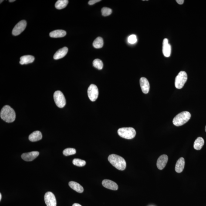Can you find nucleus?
Returning <instances> with one entry per match:
<instances>
[{"mask_svg": "<svg viewBox=\"0 0 206 206\" xmlns=\"http://www.w3.org/2000/svg\"><path fill=\"white\" fill-rule=\"evenodd\" d=\"M26 25V21L25 20L20 21L14 27L12 32V35L15 36L20 35L25 29Z\"/></svg>", "mask_w": 206, "mask_h": 206, "instance_id": "nucleus-8", "label": "nucleus"}, {"mask_svg": "<svg viewBox=\"0 0 206 206\" xmlns=\"http://www.w3.org/2000/svg\"><path fill=\"white\" fill-rule=\"evenodd\" d=\"M103 39L100 37H99L95 40L93 43L94 47L96 49H100L103 47Z\"/></svg>", "mask_w": 206, "mask_h": 206, "instance_id": "nucleus-23", "label": "nucleus"}, {"mask_svg": "<svg viewBox=\"0 0 206 206\" xmlns=\"http://www.w3.org/2000/svg\"><path fill=\"white\" fill-rule=\"evenodd\" d=\"M168 161V157L166 155H163L160 156L158 159L157 165L158 168L160 170H162L165 167Z\"/></svg>", "mask_w": 206, "mask_h": 206, "instance_id": "nucleus-12", "label": "nucleus"}, {"mask_svg": "<svg viewBox=\"0 0 206 206\" xmlns=\"http://www.w3.org/2000/svg\"><path fill=\"white\" fill-rule=\"evenodd\" d=\"M102 184L103 187L110 190H116L118 188L117 184L114 181L110 180H103L102 182Z\"/></svg>", "mask_w": 206, "mask_h": 206, "instance_id": "nucleus-14", "label": "nucleus"}, {"mask_svg": "<svg viewBox=\"0 0 206 206\" xmlns=\"http://www.w3.org/2000/svg\"><path fill=\"white\" fill-rule=\"evenodd\" d=\"M93 66L97 69H102L103 68V63L101 60L99 59H96L93 62Z\"/></svg>", "mask_w": 206, "mask_h": 206, "instance_id": "nucleus-24", "label": "nucleus"}, {"mask_svg": "<svg viewBox=\"0 0 206 206\" xmlns=\"http://www.w3.org/2000/svg\"><path fill=\"white\" fill-rule=\"evenodd\" d=\"M68 48L65 47L60 49L59 50L55 53L54 56V59L55 60H58L62 59L68 53Z\"/></svg>", "mask_w": 206, "mask_h": 206, "instance_id": "nucleus-15", "label": "nucleus"}, {"mask_svg": "<svg viewBox=\"0 0 206 206\" xmlns=\"http://www.w3.org/2000/svg\"><path fill=\"white\" fill-rule=\"evenodd\" d=\"M69 186L75 191L78 193H82L84 191L83 187L79 183L74 181H70L69 183Z\"/></svg>", "mask_w": 206, "mask_h": 206, "instance_id": "nucleus-20", "label": "nucleus"}, {"mask_svg": "<svg viewBox=\"0 0 206 206\" xmlns=\"http://www.w3.org/2000/svg\"><path fill=\"white\" fill-rule=\"evenodd\" d=\"M72 206H82L81 205V204H77V203H75V204H73V205H72Z\"/></svg>", "mask_w": 206, "mask_h": 206, "instance_id": "nucleus-31", "label": "nucleus"}, {"mask_svg": "<svg viewBox=\"0 0 206 206\" xmlns=\"http://www.w3.org/2000/svg\"><path fill=\"white\" fill-rule=\"evenodd\" d=\"M100 0H91L89 1L88 2V4L89 5H93L96 3L100 2Z\"/></svg>", "mask_w": 206, "mask_h": 206, "instance_id": "nucleus-29", "label": "nucleus"}, {"mask_svg": "<svg viewBox=\"0 0 206 206\" xmlns=\"http://www.w3.org/2000/svg\"><path fill=\"white\" fill-rule=\"evenodd\" d=\"M187 80V73L184 71H181L176 77L175 80V86L177 89H182L184 86Z\"/></svg>", "mask_w": 206, "mask_h": 206, "instance_id": "nucleus-5", "label": "nucleus"}, {"mask_svg": "<svg viewBox=\"0 0 206 206\" xmlns=\"http://www.w3.org/2000/svg\"><path fill=\"white\" fill-rule=\"evenodd\" d=\"M38 151H33L30 152L24 153L22 154L21 157L24 160L26 161H30L33 160L39 155Z\"/></svg>", "mask_w": 206, "mask_h": 206, "instance_id": "nucleus-10", "label": "nucleus"}, {"mask_svg": "<svg viewBox=\"0 0 206 206\" xmlns=\"http://www.w3.org/2000/svg\"><path fill=\"white\" fill-rule=\"evenodd\" d=\"M0 116L1 119L7 123H12L16 118L15 111L8 105L4 106L1 109Z\"/></svg>", "mask_w": 206, "mask_h": 206, "instance_id": "nucleus-1", "label": "nucleus"}, {"mask_svg": "<svg viewBox=\"0 0 206 206\" xmlns=\"http://www.w3.org/2000/svg\"><path fill=\"white\" fill-rule=\"evenodd\" d=\"M204 144V140L201 137H198L194 142V147L196 150H200Z\"/></svg>", "mask_w": 206, "mask_h": 206, "instance_id": "nucleus-21", "label": "nucleus"}, {"mask_svg": "<svg viewBox=\"0 0 206 206\" xmlns=\"http://www.w3.org/2000/svg\"><path fill=\"white\" fill-rule=\"evenodd\" d=\"M140 84L142 92L145 94L148 93L150 90V84L147 79L146 78L142 77L140 79Z\"/></svg>", "mask_w": 206, "mask_h": 206, "instance_id": "nucleus-13", "label": "nucleus"}, {"mask_svg": "<svg viewBox=\"0 0 206 206\" xmlns=\"http://www.w3.org/2000/svg\"><path fill=\"white\" fill-rule=\"evenodd\" d=\"M42 139V134L41 132L38 131H34L29 136V140L32 142L39 141Z\"/></svg>", "mask_w": 206, "mask_h": 206, "instance_id": "nucleus-18", "label": "nucleus"}, {"mask_svg": "<svg viewBox=\"0 0 206 206\" xmlns=\"http://www.w3.org/2000/svg\"><path fill=\"white\" fill-rule=\"evenodd\" d=\"M185 166L184 159L183 157L180 158L177 160L175 166V171L177 173H181L184 170Z\"/></svg>", "mask_w": 206, "mask_h": 206, "instance_id": "nucleus-17", "label": "nucleus"}, {"mask_svg": "<svg viewBox=\"0 0 206 206\" xmlns=\"http://www.w3.org/2000/svg\"><path fill=\"white\" fill-rule=\"evenodd\" d=\"M45 201L47 206H56L57 201L54 195L51 192L45 193Z\"/></svg>", "mask_w": 206, "mask_h": 206, "instance_id": "nucleus-9", "label": "nucleus"}, {"mask_svg": "<svg viewBox=\"0 0 206 206\" xmlns=\"http://www.w3.org/2000/svg\"><path fill=\"white\" fill-rule=\"evenodd\" d=\"M137 38L135 35H132L128 38V42L130 44H134L137 42Z\"/></svg>", "mask_w": 206, "mask_h": 206, "instance_id": "nucleus-28", "label": "nucleus"}, {"mask_svg": "<svg viewBox=\"0 0 206 206\" xmlns=\"http://www.w3.org/2000/svg\"><path fill=\"white\" fill-rule=\"evenodd\" d=\"M88 94L90 100L92 102L95 101L99 96V90L97 86L95 85H91L88 89Z\"/></svg>", "mask_w": 206, "mask_h": 206, "instance_id": "nucleus-7", "label": "nucleus"}, {"mask_svg": "<svg viewBox=\"0 0 206 206\" xmlns=\"http://www.w3.org/2000/svg\"><path fill=\"white\" fill-rule=\"evenodd\" d=\"M101 12L103 16L106 17L110 15L112 13V11L111 8L104 7L102 8Z\"/></svg>", "mask_w": 206, "mask_h": 206, "instance_id": "nucleus-27", "label": "nucleus"}, {"mask_svg": "<svg viewBox=\"0 0 206 206\" xmlns=\"http://www.w3.org/2000/svg\"><path fill=\"white\" fill-rule=\"evenodd\" d=\"M108 160L112 165L119 170L123 171L126 168V162L124 158L116 154H112L108 157Z\"/></svg>", "mask_w": 206, "mask_h": 206, "instance_id": "nucleus-2", "label": "nucleus"}, {"mask_svg": "<svg viewBox=\"0 0 206 206\" xmlns=\"http://www.w3.org/2000/svg\"><path fill=\"white\" fill-rule=\"evenodd\" d=\"M3 1H1V3H2V2H3Z\"/></svg>", "mask_w": 206, "mask_h": 206, "instance_id": "nucleus-34", "label": "nucleus"}, {"mask_svg": "<svg viewBox=\"0 0 206 206\" xmlns=\"http://www.w3.org/2000/svg\"><path fill=\"white\" fill-rule=\"evenodd\" d=\"M1 199H2V195H1V194H0V200H1Z\"/></svg>", "mask_w": 206, "mask_h": 206, "instance_id": "nucleus-33", "label": "nucleus"}, {"mask_svg": "<svg viewBox=\"0 0 206 206\" xmlns=\"http://www.w3.org/2000/svg\"><path fill=\"white\" fill-rule=\"evenodd\" d=\"M162 52L163 55L165 57H168L171 53V46L168 43V39L165 38L163 41Z\"/></svg>", "mask_w": 206, "mask_h": 206, "instance_id": "nucleus-11", "label": "nucleus"}, {"mask_svg": "<svg viewBox=\"0 0 206 206\" xmlns=\"http://www.w3.org/2000/svg\"><path fill=\"white\" fill-rule=\"evenodd\" d=\"M63 153L64 155L66 156L73 155L76 153V150L75 149L69 148L65 149L63 150Z\"/></svg>", "mask_w": 206, "mask_h": 206, "instance_id": "nucleus-26", "label": "nucleus"}, {"mask_svg": "<svg viewBox=\"0 0 206 206\" xmlns=\"http://www.w3.org/2000/svg\"><path fill=\"white\" fill-rule=\"evenodd\" d=\"M118 133L121 137L128 140L134 138L136 135V130L131 127L121 128L118 130Z\"/></svg>", "mask_w": 206, "mask_h": 206, "instance_id": "nucleus-4", "label": "nucleus"}, {"mask_svg": "<svg viewBox=\"0 0 206 206\" xmlns=\"http://www.w3.org/2000/svg\"><path fill=\"white\" fill-rule=\"evenodd\" d=\"M205 131L206 132V126H205Z\"/></svg>", "mask_w": 206, "mask_h": 206, "instance_id": "nucleus-35", "label": "nucleus"}, {"mask_svg": "<svg viewBox=\"0 0 206 206\" xmlns=\"http://www.w3.org/2000/svg\"><path fill=\"white\" fill-rule=\"evenodd\" d=\"M73 163L75 166L82 167L86 165V162L85 160L78 158H75L73 160Z\"/></svg>", "mask_w": 206, "mask_h": 206, "instance_id": "nucleus-25", "label": "nucleus"}, {"mask_svg": "<svg viewBox=\"0 0 206 206\" xmlns=\"http://www.w3.org/2000/svg\"><path fill=\"white\" fill-rule=\"evenodd\" d=\"M176 1L178 4H180V5H182V4L184 3V0H177Z\"/></svg>", "mask_w": 206, "mask_h": 206, "instance_id": "nucleus-30", "label": "nucleus"}, {"mask_svg": "<svg viewBox=\"0 0 206 206\" xmlns=\"http://www.w3.org/2000/svg\"><path fill=\"white\" fill-rule=\"evenodd\" d=\"M54 98L56 106L60 108L64 107L66 105V99L62 92L60 91H56L54 94Z\"/></svg>", "mask_w": 206, "mask_h": 206, "instance_id": "nucleus-6", "label": "nucleus"}, {"mask_svg": "<svg viewBox=\"0 0 206 206\" xmlns=\"http://www.w3.org/2000/svg\"><path fill=\"white\" fill-rule=\"evenodd\" d=\"M66 35V32L63 30H56L52 31L49 34L50 36L53 38L63 37Z\"/></svg>", "mask_w": 206, "mask_h": 206, "instance_id": "nucleus-19", "label": "nucleus"}, {"mask_svg": "<svg viewBox=\"0 0 206 206\" xmlns=\"http://www.w3.org/2000/svg\"><path fill=\"white\" fill-rule=\"evenodd\" d=\"M20 59V64L21 65H24L32 63L35 60V58L32 55H26L22 56Z\"/></svg>", "mask_w": 206, "mask_h": 206, "instance_id": "nucleus-16", "label": "nucleus"}, {"mask_svg": "<svg viewBox=\"0 0 206 206\" xmlns=\"http://www.w3.org/2000/svg\"><path fill=\"white\" fill-rule=\"evenodd\" d=\"M15 0H10V1H9V2H15Z\"/></svg>", "mask_w": 206, "mask_h": 206, "instance_id": "nucleus-32", "label": "nucleus"}, {"mask_svg": "<svg viewBox=\"0 0 206 206\" xmlns=\"http://www.w3.org/2000/svg\"><path fill=\"white\" fill-rule=\"evenodd\" d=\"M191 117L189 112L184 111L177 114L173 119V123L175 126H180L183 125L188 122Z\"/></svg>", "mask_w": 206, "mask_h": 206, "instance_id": "nucleus-3", "label": "nucleus"}, {"mask_svg": "<svg viewBox=\"0 0 206 206\" xmlns=\"http://www.w3.org/2000/svg\"><path fill=\"white\" fill-rule=\"evenodd\" d=\"M69 3L68 0H59L55 4V7L57 9L60 10L66 8Z\"/></svg>", "mask_w": 206, "mask_h": 206, "instance_id": "nucleus-22", "label": "nucleus"}]
</instances>
